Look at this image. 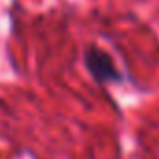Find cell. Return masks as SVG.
Here are the masks:
<instances>
[{"label":"cell","instance_id":"6da1fadb","mask_svg":"<svg viewBox=\"0 0 159 159\" xmlns=\"http://www.w3.org/2000/svg\"><path fill=\"white\" fill-rule=\"evenodd\" d=\"M88 69L92 71V75L101 83H109V81H120V73L116 71L112 60L109 54H105L99 49H90L84 56Z\"/></svg>","mask_w":159,"mask_h":159}]
</instances>
